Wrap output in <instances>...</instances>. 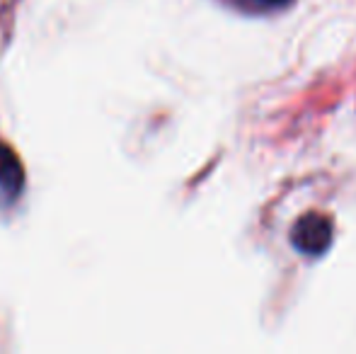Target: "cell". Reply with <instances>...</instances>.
<instances>
[{
  "label": "cell",
  "instance_id": "1",
  "mask_svg": "<svg viewBox=\"0 0 356 354\" xmlns=\"http://www.w3.org/2000/svg\"><path fill=\"white\" fill-rule=\"evenodd\" d=\"M291 241L305 255H320L332 241V221L320 214H308L293 226Z\"/></svg>",
  "mask_w": 356,
  "mask_h": 354
},
{
  "label": "cell",
  "instance_id": "2",
  "mask_svg": "<svg viewBox=\"0 0 356 354\" xmlns=\"http://www.w3.org/2000/svg\"><path fill=\"white\" fill-rule=\"evenodd\" d=\"M24 189V168L19 156L0 141V209H10Z\"/></svg>",
  "mask_w": 356,
  "mask_h": 354
},
{
  "label": "cell",
  "instance_id": "3",
  "mask_svg": "<svg viewBox=\"0 0 356 354\" xmlns=\"http://www.w3.org/2000/svg\"><path fill=\"white\" fill-rule=\"evenodd\" d=\"M220 3L245 15H272L289 8L293 0H220Z\"/></svg>",
  "mask_w": 356,
  "mask_h": 354
}]
</instances>
